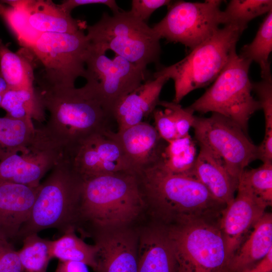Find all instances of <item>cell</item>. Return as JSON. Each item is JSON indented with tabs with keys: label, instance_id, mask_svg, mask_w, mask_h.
<instances>
[{
	"label": "cell",
	"instance_id": "cell-18",
	"mask_svg": "<svg viewBox=\"0 0 272 272\" xmlns=\"http://www.w3.org/2000/svg\"><path fill=\"white\" fill-rule=\"evenodd\" d=\"M39 186L0 182V237L10 241L17 238L29 218Z\"/></svg>",
	"mask_w": 272,
	"mask_h": 272
},
{
	"label": "cell",
	"instance_id": "cell-39",
	"mask_svg": "<svg viewBox=\"0 0 272 272\" xmlns=\"http://www.w3.org/2000/svg\"><path fill=\"white\" fill-rule=\"evenodd\" d=\"M258 159L263 163L272 162V133H265L262 143L258 146Z\"/></svg>",
	"mask_w": 272,
	"mask_h": 272
},
{
	"label": "cell",
	"instance_id": "cell-12",
	"mask_svg": "<svg viewBox=\"0 0 272 272\" xmlns=\"http://www.w3.org/2000/svg\"><path fill=\"white\" fill-rule=\"evenodd\" d=\"M198 145L221 158L231 175L239 181L246 167L258 159V146L236 123L217 113L209 117L195 116L192 127Z\"/></svg>",
	"mask_w": 272,
	"mask_h": 272
},
{
	"label": "cell",
	"instance_id": "cell-9",
	"mask_svg": "<svg viewBox=\"0 0 272 272\" xmlns=\"http://www.w3.org/2000/svg\"><path fill=\"white\" fill-rule=\"evenodd\" d=\"M90 45L81 29L74 33L41 34L29 49L44 67L40 87H74L77 79L85 75Z\"/></svg>",
	"mask_w": 272,
	"mask_h": 272
},
{
	"label": "cell",
	"instance_id": "cell-16",
	"mask_svg": "<svg viewBox=\"0 0 272 272\" xmlns=\"http://www.w3.org/2000/svg\"><path fill=\"white\" fill-rule=\"evenodd\" d=\"M109 134L121 148L134 174L161 161L167 144L155 127L144 121L116 132L110 130Z\"/></svg>",
	"mask_w": 272,
	"mask_h": 272
},
{
	"label": "cell",
	"instance_id": "cell-30",
	"mask_svg": "<svg viewBox=\"0 0 272 272\" xmlns=\"http://www.w3.org/2000/svg\"><path fill=\"white\" fill-rule=\"evenodd\" d=\"M271 10V0H232L223 11L225 25L232 24L247 27L249 21Z\"/></svg>",
	"mask_w": 272,
	"mask_h": 272
},
{
	"label": "cell",
	"instance_id": "cell-22",
	"mask_svg": "<svg viewBox=\"0 0 272 272\" xmlns=\"http://www.w3.org/2000/svg\"><path fill=\"white\" fill-rule=\"evenodd\" d=\"M232 257L227 272H238L264 258L272 250V214L264 213Z\"/></svg>",
	"mask_w": 272,
	"mask_h": 272
},
{
	"label": "cell",
	"instance_id": "cell-35",
	"mask_svg": "<svg viewBox=\"0 0 272 272\" xmlns=\"http://www.w3.org/2000/svg\"><path fill=\"white\" fill-rule=\"evenodd\" d=\"M155 128L161 138L167 143L178 138L175 122L170 111L155 109L153 113Z\"/></svg>",
	"mask_w": 272,
	"mask_h": 272
},
{
	"label": "cell",
	"instance_id": "cell-29",
	"mask_svg": "<svg viewBox=\"0 0 272 272\" xmlns=\"http://www.w3.org/2000/svg\"><path fill=\"white\" fill-rule=\"evenodd\" d=\"M22 241L23 246L18 251L22 272H46L52 259L51 240L33 234L24 237Z\"/></svg>",
	"mask_w": 272,
	"mask_h": 272
},
{
	"label": "cell",
	"instance_id": "cell-20",
	"mask_svg": "<svg viewBox=\"0 0 272 272\" xmlns=\"http://www.w3.org/2000/svg\"><path fill=\"white\" fill-rule=\"evenodd\" d=\"M26 15L31 28L40 33H74L81 30L79 22L71 13L50 0H5Z\"/></svg>",
	"mask_w": 272,
	"mask_h": 272
},
{
	"label": "cell",
	"instance_id": "cell-8",
	"mask_svg": "<svg viewBox=\"0 0 272 272\" xmlns=\"http://www.w3.org/2000/svg\"><path fill=\"white\" fill-rule=\"evenodd\" d=\"M251 62L233 51L212 85L188 107L193 112L221 114L246 133L250 118L261 109L251 94L252 83L248 76Z\"/></svg>",
	"mask_w": 272,
	"mask_h": 272
},
{
	"label": "cell",
	"instance_id": "cell-25",
	"mask_svg": "<svg viewBox=\"0 0 272 272\" xmlns=\"http://www.w3.org/2000/svg\"><path fill=\"white\" fill-rule=\"evenodd\" d=\"M36 131L33 121L0 117V161L26 148Z\"/></svg>",
	"mask_w": 272,
	"mask_h": 272
},
{
	"label": "cell",
	"instance_id": "cell-4",
	"mask_svg": "<svg viewBox=\"0 0 272 272\" xmlns=\"http://www.w3.org/2000/svg\"><path fill=\"white\" fill-rule=\"evenodd\" d=\"M83 178L62 158L40 183L28 220L22 226L17 238L38 234L49 228L62 234L76 229Z\"/></svg>",
	"mask_w": 272,
	"mask_h": 272
},
{
	"label": "cell",
	"instance_id": "cell-23",
	"mask_svg": "<svg viewBox=\"0 0 272 272\" xmlns=\"http://www.w3.org/2000/svg\"><path fill=\"white\" fill-rule=\"evenodd\" d=\"M29 49L22 47L14 52L0 39V75L8 89L34 87L35 80L33 55Z\"/></svg>",
	"mask_w": 272,
	"mask_h": 272
},
{
	"label": "cell",
	"instance_id": "cell-14",
	"mask_svg": "<svg viewBox=\"0 0 272 272\" xmlns=\"http://www.w3.org/2000/svg\"><path fill=\"white\" fill-rule=\"evenodd\" d=\"M237 194L223 211L220 228L230 261L249 230L268 206L246 185L239 182Z\"/></svg>",
	"mask_w": 272,
	"mask_h": 272
},
{
	"label": "cell",
	"instance_id": "cell-5",
	"mask_svg": "<svg viewBox=\"0 0 272 272\" xmlns=\"http://www.w3.org/2000/svg\"><path fill=\"white\" fill-rule=\"evenodd\" d=\"M87 29V37L94 46L104 52L110 50L144 70L159 61L160 38L152 27L129 11L112 16L104 13L99 21Z\"/></svg>",
	"mask_w": 272,
	"mask_h": 272
},
{
	"label": "cell",
	"instance_id": "cell-33",
	"mask_svg": "<svg viewBox=\"0 0 272 272\" xmlns=\"http://www.w3.org/2000/svg\"><path fill=\"white\" fill-rule=\"evenodd\" d=\"M158 105L168 109L172 113L175 124L178 138L189 134L190 128L192 127L195 116L188 107L183 108L174 102L159 101Z\"/></svg>",
	"mask_w": 272,
	"mask_h": 272
},
{
	"label": "cell",
	"instance_id": "cell-2",
	"mask_svg": "<svg viewBox=\"0 0 272 272\" xmlns=\"http://www.w3.org/2000/svg\"><path fill=\"white\" fill-rule=\"evenodd\" d=\"M49 116L41 128L47 138L65 154L81 142L111 130L112 117L105 110L92 87L39 89Z\"/></svg>",
	"mask_w": 272,
	"mask_h": 272
},
{
	"label": "cell",
	"instance_id": "cell-36",
	"mask_svg": "<svg viewBox=\"0 0 272 272\" xmlns=\"http://www.w3.org/2000/svg\"><path fill=\"white\" fill-rule=\"evenodd\" d=\"M0 272H22L18 251L10 241L0 237Z\"/></svg>",
	"mask_w": 272,
	"mask_h": 272
},
{
	"label": "cell",
	"instance_id": "cell-24",
	"mask_svg": "<svg viewBox=\"0 0 272 272\" xmlns=\"http://www.w3.org/2000/svg\"><path fill=\"white\" fill-rule=\"evenodd\" d=\"M0 107L6 116L18 119L35 120L42 122L45 120V109L39 90L35 87L10 89L5 94Z\"/></svg>",
	"mask_w": 272,
	"mask_h": 272
},
{
	"label": "cell",
	"instance_id": "cell-41",
	"mask_svg": "<svg viewBox=\"0 0 272 272\" xmlns=\"http://www.w3.org/2000/svg\"><path fill=\"white\" fill-rule=\"evenodd\" d=\"M88 265L76 261H59L56 270L60 272H89Z\"/></svg>",
	"mask_w": 272,
	"mask_h": 272
},
{
	"label": "cell",
	"instance_id": "cell-1",
	"mask_svg": "<svg viewBox=\"0 0 272 272\" xmlns=\"http://www.w3.org/2000/svg\"><path fill=\"white\" fill-rule=\"evenodd\" d=\"M135 174L145 202L153 209L160 224L220 221L226 207L195 178L171 173L161 161Z\"/></svg>",
	"mask_w": 272,
	"mask_h": 272
},
{
	"label": "cell",
	"instance_id": "cell-13",
	"mask_svg": "<svg viewBox=\"0 0 272 272\" xmlns=\"http://www.w3.org/2000/svg\"><path fill=\"white\" fill-rule=\"evenodd\" d=\"M62 158V152L41 128H37L26 148L0 161V182L38 187L42 178Z\"/></svg>",
	"mask_w": 272,
	"mask_h": 272
},
{
	"label": "cell",
	"instance_id": "cell-32",
	"mask_svg": "<svg viewBox=\"0 0 272 272\" xmlns=\"http://www.w3.org/2000/svg\"><path fill=\"white\" fill-rule=\"evenodd\" d=\"M239 182L248 187L268 206L272 203V162L263 163L260 167L243 171Z\"/></svg>",
	"mask_w": 272,
	"mask_h": 272
},
{
	"label": "cell",
	"instance_id": "cell-10",
	"mask_svg": "<svg viewBox=\"0 0 272 272\" xmlns=\"http://www.w3.org/2000/svg\"><path fill=\"white\" fill-rule=\"evenodd\" d=\"M222 3L172 2L166 16L152 28L160 39L180 43L192 50L225 25Z\"/></svg>",
	"mask_w": 272,
	"mask_h": 272
},
{
	"label": "cell",
	"instance_id": "cell-15",
	"mask_svg": "<svg viewBox=\"0 0 272 272\" xmlns=\"http://www.w3.org/2000/svg\"><path fill=\"white\" fill-rule=\"evenodd\" d=\"M95 272H138L139 236L125 227L95 232Z\"/></svg>",
	"mask_w": 272,
	"mask_h": 272
},
{
	"label": "cell",
	"instance_id": "cell-7",
	"mask_svg": "<svg viewBox=\"0 0 272 272\" xmlns=\"http://www.w3.org/2000/svg\"><path fill=\"white\" fill-rule=\"evenodd\" d=\"M162 225L171 243L178 272H227L230 259L220 221Z\"/></svg>",
	"mask_w": 272,
	"mask_h": 272
},
{
	"label": "cell",
	"instance_id": "cell-19",
	"mask_svg": "<svg viewBox=\"0 0 272 272\" xmlns=\"http://www.w3.org/2000/svg\"><path fill=\"white\" fill-rule=\"evenodd\" d=\"M192 171V176L201 182L212 195L226 205L234 199L239 181L229 172L226 163L218 155L203 145Z\"/></svg>",
	"mask_w": 272,
	"mask_h": 272
},
{
	"label": "cell",
	"instance_id": "cell-28",
	"mask_svg": "<svg viewBox=\"0 0 272 272\" xmlns=\"http://www.w3.org/2000/svg\"><path fill=\"white\" fill-rule=\"evenodd\" d=\"M272 51V10L266 14L253 41L241 48V57L258 63L261 77H271L268 58Z\"/></svg>",
	"mask_w": 272,
	"mask_h": 272
},
{
	"label": "cell",
	"instance_id": "cell-31",
	"mask_svg": "<svg viewBox=\"0 0 272 272\" xmlns=\"http://www.w3.org/2000/svg\"><path fill=\"white\" fill-rule=\"evenodd\" d=\"M0 16L6 22L23 48L29 50L41 34L31 28L23 11L3 1H0Z\"/></svg>",
	"mask_w": 272,
	"mask_h": 272
},
{
	"label": "cell",
	"instance_id": "cell-37",
	"mask_svg": "<svg viewBox=\"0 0 272 272\" xmlns=\"http://www.w3.org/2000/svg\"><path fill=\"white\" fill-rule=\"evenodd\" d=\"M169 0H132L129 12L140 20L146 23L151 15L158 8L168 6Z\"/></svg>",
	"mask_w": 272,
	"mask_h": 272
},
{
	"label": "cell",
	"instance_id": "cell-27",
	"mask_svg": "<svg viewBox=\"0 0 272 272\" xmlns=\"http://www.w3.org/2000/svg\"><path fill=\"white\" fill-rule=\"evenodd\" d=\"M195 144L189 134L168 142L163 154L162 166L171 173L192 176L198 155Z\"/></svg>",
	"mask_w": 272,
	"mask_h": 272
},
{
	"label": "cell",
	"instance_id": "cell-6",
	"mask_svg": "<svg viewBox=\"0 0 272 272\" xmlns=\"http://www.w3.org/2000/svg\"><path fill=\"white\" fill-rule=\"evenodd\" d=\"M246 27L227 24L192 49L180 61L163 67L174 81L173 102L179 103L189 93L213 83L222 72Z\"/></svg>",
	"mask_w": 272,
	"mask_h": 272
},
{
	"label": "cell",
	"instance_id": "cell-42",
	"mask_svg": "<svg viewBox=\"0 0 272 272\" xmlns=\"http://www.w3.org/2000/svg\"><path fill=\"white\" fill-rule=\"evenodd\" d=\"M8 90V86L4 79L0 75V105L2 101L3 97Z\"/></svg>",
	"mask_w": 272,
	"mask_h": 272
},
{
	"label": "cell",
	"instance_id": "cell-11",
	"mask_svg": "<svg viewBox=\"0 0 272 272\" xmlns=\"http://www.w3.org/2000/svg\"><path fill=\"white\" fill-rule=\"evenodd\" d=\"M146 77V70L117 55L110 58L91 43L84 78L112 118L117 104L145 81Z\"/></svg>",
	"mask_w": 272,
	"mask_h": 272
},
{
	"label": "cell",
	"instance_id": "cell-40",
	"mask_svg": "<svg viewBox=\"0 0 272 272\" xmlns=\"http://www.w3.org/2000/svg\"><path fill=\"white\" fill-rule=\"evenodd\" d=\"M238 272H272V250L259 261Z\"/></svg>",
	"mask_w": 272,
	"mask_h": 272
},
{
	"label": "cell",
	"instance_id": "cell-38",
	"mask_svg": "<svg viewBox=\"0 0 272 272\" xmlns=\"http://www.w3.org/2000/svg\"><path fill=\"white\" fill-rule=\"evenodd\" d=\"M90 4H103L108 7L113 14L119 12V8L114 0H66L63 1L59 6L67 13L71 11L76 7Z\"/></svg>",
	"mask_w": 272,
	"mask_h": 272
},
{
	"label": "cell",
	"instance_id": "cell-34",
	"mask_svg": "<svg viewBox=\"0 0 272 272\" xmlns=\"http://www.w3.org/2000/svg\"><path fill=\"white\" fill-rule=\"evenodd\" d=\"M252 91L258 97L264 118L265 133H272V79L271 77L262 79L260 82L252 83Z\"/></svg>",
	"mask_w": 272,
	"mask_h": 272
},
{
	"label": "cell",
	"instance_id": "cell-43",
	"mask_svg": "<svg viewBox=\"0 0 272 272\" xmlns=\"http://www.w3.org/2000/svg\"><path fill=\"white\" fill-rule=\"evenodd\" d=\"M55 272H60V271L55 270Z\"/></svg>",
	"mask_w": 272,
	"mask_h": 272
},
{
	"label": "cell",
	"instance_id": "cell-26",
	"mask_svg": "<svg viewBox=\"0 0 272 272\" xmlns=\"http://www.w3.org/2000/svg\"><path fill=\"white\" fill-rule=\"evenodd\" d=\"M70 229L56 240L51 241V255L59 261H76L84 263L96 271L97 248L85 242Z\"/></svg>",
	"mask_w": 272,
	"mask_h": 272
},
{
	"label": "cell",
	"instance_id": "cell-3",
	"mask_svg": "<svg viewBox=\"0 0 272 272\" xmlns=\"http://www.w3.org/2000/svg\"><path fill=\"white\" fill-rule=\"evenodd\" d=\"M146 202L134 173L122 171L83 179L78 211L80 220L96 231L125 227Z\"/></svg>",
	"mask_w": 272,
	"mask_h": 272
},
{
	"label": "cell",
	"instance_id": "cell-17",
	"mask_svg": "<svg viewBox=\"0 0 272 272\" xmlns=\"http://www.w3.org/2000/svg\"><path fill=\"white\" fill-rule=\"evenodd\" d=\"M169 79L162 68L154 74L153 79L145 81L117 104L112 116L117 122L118 131L142 122L144 118L153 113L160 101L162 88Z\"/></svg>",
	"mask_w": 272,
	"mask_h": 272
},
{
	"label": "cell",
	"instance_id": "cell-21",
	"mask_svg": "<svg viewBox=\"0 0 272 272\" xmlns=\"http://www.w3.org/2000/svg\"><path fill=\"white\" fill-rule=\"evenodd\" d=\"M138 272H178L173 251L164 226L145 229L139 237Z\"/></svg>",
	"mask_w": 272,
	"mask_h": 272
}]
</instances>
